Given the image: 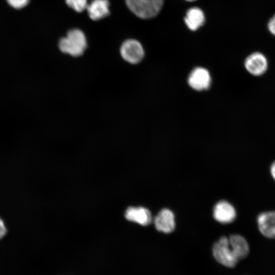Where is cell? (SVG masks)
Listing matches in <instances>:
<instances>
[{"label": "cell", "mask_w": 275, "mask_h": 275, "mask_svg": "<svg viewBox=\"0 0 275 275\" xmlns=\"http://www.w3.org/2000/svg\"><path fill=\"white\" fill-rule=\"evenodd\" d=\"M257 224L259 231L264 236L275 238V211L260 213L257 217Z\"/></svg>", "instance_id": "cell-6"}, {"label": "cell", "mask_w": 275, "mask_h": 275, "mask_svg": "<svg viewBox=\"0 0 275 275\" xmlns=\"http://www.w3.org/2000/svg\"><path fill=\"white\" fill-rule=\"evenodd\" d=\"M67 5L78 12H82L88 6L87 0H66Z\"/></svg>", "instance_id": "cell-14"}, {"label": "cell", "mask_w": 275, "mask_h": 275, "mask_svg": "<svg viewBox=\"0 0 275 275\" xmlns=\"http://www.w3.org/2000/svg\"><path fill=\"white\" fill-rule=\"evenodd\" d=\"M270 172L272 178L275 180V160L271 163L270 166Z\"/></svg>", "instance_id": "cell-18"}, {"label": "cell", "mask_w": 275, "mask_h": 275, "mask_svg": "<svg viewBox=\"0 0 275 275\" xmlns=\"http://www.w3.org/2000/svg\"><path fill=\"white\" fill-rule=\"evenodd\" d=\"M125 216L127 219L143 226L149 225L152 221L150 212L147 209L142 207L128 208Z\"/></svg>", "instance_id": "cell-10"}, {"label": "cell", "mask_w": 275, "mask_h": 275, "mask_svg": "<svg viewBox=\"0 0 275 275\" xmlns=\"http://www.w3.org/2000/svg\"><path fill=\"white\" fill-rule=\"evenodd\" d=\"M228 239L238 260L245 258L249 253V246L246 240L239 234L231 235Z\"/></svg>", "instance_id": "cell-13"}, {"label": "cell", "mask_w": 275, "mask_h": 275, "mask_svg": "<svg viewBox=\"0 0 275 275\" xmlns=\"http://www.w3.org/2000/svg\"><path fill=\"white\" fill-rule=\"evenodd\" d=\"M267 28L270 33L275 36V15L269 20Z\"/></svg>", "instance_id": "cell-16"}, {"label": "cell", "mask_w": 275, "mask_h": 275, "mask_svg": "<svg viewBox=\"0 0 275 275\" xmlns=\"http://www.w3.org/2000/svg\"><path fill=\"white\" fill-rule=\"evenodd\" d=\"M205 16L201 9L198 7L189 9L186 12L184 21L191 31H196L202 26L205 22Z\"/></svg>", "instance_id": "cell-12"}, {"label": "cell", "mask_w": 275, "mask_h": 275, "mask_svg": "<svg viewBox=\"0 0 275 275\" xmlns=\"http://www.w3.org/2000/svg\"><path fill=\"white\" fill-rule=\"evenodd\" d=\"M108 0H93L87 7L89 17L93 20L105 17L110 12Z\"/></svg>", "instance_id": "cell-11"}, {"label": "cell", "mask_w": 275, "mask_h": 275, "mask_svg": "<svg viewBox=\"0 0 275 275\" xmlns=\"http://www.w3.org/2000/svg\"><path fill=\"white\" fill-rule=\"evenodd\" d=\"M30 0H7V3L12 7L15 9H21L26 6Z\"/></svg>", "instance_id": "cell-15"}, {"label": "cell", "mask_w": 275, "mask_h": 275, "mask_svg": "<svg viewBox=\"0 0 275 275\" xmlns=\"http://www.w3.org/2000/svg\"><path fill=\"white\" fill-rule=\"evenodd\" d=\"M129 10L138 17L148 19L156 16L160 11L163 0H125Z\"/></svg>", "instance_id": "cell-2"}, {"label": "cell", "mask_w": 275, "mask_h": 275, "mask_svg": "<svg viewBox=\"0 0 275 275\" xmlns=\"http://www.w3.org/2000/svg\"><path fill=\"white\" fill-rule=\"evenodd\" d=\"M213 217L220 223L229 224L235 220L236 211L234 207L229 202L221 201L214 207Z\"/></svg>", "instance_id": "cell-7"}, {"label": "cell", "mask_w": 275, "mask_h": 275, "mask_svg": "<svg viewBox=\"0 0 275 275\" xmlns=\"http://www.w3.org/2000/svg\"><path fill=\"white\" fill-rule=\"evenodd\" d=\"M188 82L194 89L202 91L208 89L210 85L211 77L208 70L206 69L198 67L190 73Z\"/></svg>", "instance_id": "cell-8"}, {"label": "cell", "mask_w": 275, "mask_h": 275, "mask_svg": "<svg viewBox=\"0 0 275 275\" xmlns=\"http://www.w3.org/2000/svg\"><path fill=\"white\" fill-rule=\"evenodd\" d=\"M187 1H188V2H193V1H195L196 0H186Z\"/></svg>", "instance_id": "cell-19"}, {"label": "cell", "mask_w": 275, "mask_h": 275, "mask_svg": "<svg viewBox=\"0 0 275 275\" xmlns=\"http://www.w3.org/2000/svg\"><path fill=\"white\" fill-rule=\"evenodd\" d=\"M120 54L125 61L135 64L140 62L143 59L144 51L141 44L138 41L128 39L122 44Z\"/></svg>", "instance_id": "cell-4"}, {"label": "cell", "mask_w": 275, "mask_h": 275, "mask_svg": "<svg viewBox=\"0 0 275 275\" xmlns=\"http://www.w3.org/2000/svg\"><path fill=\"white\" fill-rule=\"evenodd\" d=\"M59 47L63 53L74 57H79L87 47L86 37L81 30L72 29L67 33L65 37L60 40Z\"/></svg>", "instance_id": "cell-1"}, {"label": "cell", "mask_w": 275, "mask_h": 275, "mask_svg": "<svg viewBox=\"0 0 275 275\" xmlns=\"http://www.w3.org/2000/svg\"><path fill=\"white\" fill-rule=\"evenodd\" d=\"M246 70L251 75L259 76L264 74L268 68V61L262 53L255 52L248 56L244 60Z\"/></svg>", "instance_id": "cell-5"}, {"label": "cell", "mask_w": 275, "mask_h": 275, "mask_svg": "<svg viewBox=\"0 0 275 275\" xmlns=\"http://www.w3.org/2000/svg\"><path fill=\"white\" fill-rule=\"evenodd\" d=\"M213 255L215 260L221 264L228 267H234L239 260L231 246L227 237H221L213 245Z\"/></svg>", "instance_id": "cell-3"}, {"label": "cell", "mask_w": 275, "mask_h": 275, "mask_svg": "<svg viewBox=\"0 0 275 275\" xmlns=\"http://www.w3.org/2000/svg\"><path fill=\"white\" fill-rule=\"evenodd\" d=\"M156 229L160 232L169 233L175 229V223L173 212L168 209H163L154 218Z\"/></svg>", "instance_id": "cell-9"}, {"label": "cell", "mask_w": 275, "mask_h": 275, "mask_svg": "<svg viewBox=\"0 0 275 275\" xmlns=\"http://www.w3.org/2000/svg\"><path fill=\"white\" fill-rule=\"evenodd\" d=\"M7 233V229L3 221L0 218V240L5 236Z\"/></svg>", "instance_id": "cell-17"}]
</instances>
